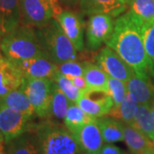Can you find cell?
<instances>
[{"label":"cell","mask_w":154,"mask_h":154,"mask_svg":"<svg viewBox=\"0 0 154 154\" xmlns=\"http://www.w3.org/2000/svg\"><path fill=\"white\" fill-rule=\"evenodd\" d=\"M140 22L130 10L115 20L114 31L105 43L120 56L122 60L141 77L153 75L146 55L141 34Z\"/></svg>","instance_id":"6da1fadb"},{"label":"cell","mask_w":154,"mask_h":154,"mask_svg":"<svg viewBox=\"0 0 154 154\" xmlns=\"http://www.w3.org/2000/svg\"><path fill=\"white\" fill-rule=\"evenodd\" d=\"M41 154H82L76 140L65 125L50 118L35 126Z\"/></svg>","instance_id":"7a4b0ae2"},{"label":"cell","mask_w":154,"mask_h":154,"mask_svg":"<svg viewBox=\"0 0 154 154\" xmlns=\"http://www.w3.org/2000/svg\"><path fill=\"white\" fill-rule=\"evenodd\" d=\"M0 48L5 57L12 63L47 55L37 32L32 27L22 24L2 38Z\"/></svg>","instance_id":"3957f363"},{"label":"cell","mask_w":154,"mask_h":154,"mask_svg":"<svg viewBox=\"0 0 154 154\" xmlns=\"http://www.w3.org/2000/svg\"><path fill=\"white\" fill-rule=\"evenodd\" d=\"M45 51L57 65L77 60V51L55 18L48 25L36 31Z\"/></svg>","instance_id":"277c9868"},{"label":"cell","mask_w":154,"mask_h":154,"mask_svg":"<svg viewBox=\"0 0 154 154\" xmlns=\"http://www.w3.org/2000/svg\"><path fill=\"white\" fill-rule=\"evenodd\" d=\"M54 86L55 82L49 78L25 79L22 84V88L33 105L35 115L40 118H51Z\"/></svg>","instance_id":"5b68a950"},{"label":"cell","mask_w":154,"mask_h":154,"mask_svg":"<svg viewBox=\"0 0 154 154\" xmlns=\"http://www.w3.org/2000/svg\"><path fill=\"white\" fill-rule=\"evenodd\" d=\"M33 117L0 104V132L6 145L23 134L34 130L36 124L32 122Z\"/></svg>","instance_id":"8992f818"},{"label":"cell","mask_w":154,"mask_h":154,"mask_svg":"<svg viewBox=\"0 0 154 154\" xmlns=\"http://www.w3.org/2000/svg\"><path fill=\"white\" fill-rule=\"evenodd\" d=\"M88 16L86 25V44L88 50L96 51L110 39L114 31L115 21L113 17L106 14L96 13Z\"/></svg>","instance_id":"52a82bcc"},{"label":"cell","mask_w":154,"mask_h":154,"mask_svg":"<svg viewBox=\"0 0 154 154\" xmlns=\"http://www.w3.org/2000/svg\"><path fill=\"white\" fill-rule=\"evenodd\" d=\"M21 24L41 28L54 19V13L48 0H20Z\"/></svg>","instance_id":"ba28073f"},{"label":"cell","mask_w":154,"mask_h":154,"mask_svg":"<svg viewBox=\"0 0 154 154\" xmlns=\"http://www.w3.org/2000/svg\"><path fill=\"white\" fill-rule=\"evenodd\" d=\"M76 104L94 118L108 116L113 108V101L108 92L92 89L82 92Z\"/></svg>","instance_id":"9c48e42d"},{"label":"cell","mask_w":154,"mask_h":154,"mask_svg":"<svg viewBox=\"0 0 154 154\" xmlns=\"http://www.w3.org/2000/svg\"><path fill=\"white\" fill-rule=\"evenodd\" d=\"M96 63L110 77L127 83L134 72L115 51L105 46L96 56Z\"/></svg>","instance_id":"30bf717a"},{"label":"cell","mask_w":154,"mask_h":154,"mask_svg":"<svg viewBox=\"0 0 154 154\" xmlns=\"http://www.w3.org/2000/svg\"><path fill=\"white\" fill-rule=\"evenodd\" d=\"M13 63L18 68L25 79H53L57 71V64L47 55H40Z\"/></svg>","instance_id":"8fae6325"},{"label":"cell","mask_w":154,"mask_h":154,"mask_svg":"<svg viewBox=\"0 0 154 154\" xmlns=\"http://www.w3.org/2000/svg\"><path fill=\"white\" fill-rule=\"evenodd\" d=\"M55 19L60 24L68 38L71 40L75 49L78 51H83L85 43L82 16L74 11L63 10Z\"/></svg>","instance_id":"7c38bea8"},{"label":"cell","mask_w":154,"mask_h":154,"mask_svg":"<svg viewBox=\"0 0 154 154\" xmlns=\"http://www.w3.org/2000/svg\"><path fill=\"white\" fill-rule=\"evenodd\" d=\"M80 9L82 14H106L118 17L128 9L127 0H81Z\"/></svg>","instance_id":"4fadbf2b"},{"label":"cell","mask_w":154,"mask_h":154,"mask_svg":"<svg viewBox=\"0 0 154 154\" xmlns=\"http://www.w3.org/2000/svg\"><path fill=\"white\" fill-rule=\"evenodd\" d=\"M73 134L82 152L98 153L103 146L104 140L96 119L81 127Z\"/></svg>","instance_id":"5bb4252c"},{"label":"cell","mask_w":154,"mask_h":154,"mask_svg":"<svg viewBox=\"0 0 154 154\" xmlns=\"http://www.w3.org/2000/svg\"><path fill=\"white\" fill-rule=\"evenodd\" d=\"M25 78L12 62L0 58V99L22 86Z\"/></svg>","instance_id":"9a60e30c"},{"label":"cell","mask_w":154,"mask_h":154,"mask_svg":"<svg viewBox=\"0 0 154 154\" xmlns=\"http://www.w3.org/2000/svg\"><path fill=\"white\" fill-rule=\"evenodd\" d=\"M128 92L139 105H148L154 99V85L150 76L141 77L135 73L126 83Z\"/></svg>","instance_id":"2e32d148"},{"label":"cell","mask_w":154,"mask_h":154,"mask_svg":"<svg viewBox=\"0 0 154 154\" xmlns=\"http://www.w3.org/2000/svg\"><path fill=\"white\" fill-rule=\"evenodd\" d=\"M0 20L5 35L21 25L20 0H0Z\"/></svg>","instance_id":"e0dca14e"},{"label":"cell","mask_w":154,"mask_h":154,"mask_svg":"<svg viewBox=\"0 0 154 154\" xmlns=\"http://www.w3.org/2000/svg\"><path fill=\"white\" fill-rule=\"evenodd\" d=\"M122 128L124 142L133 154H146L147 150L154 145L153 142L149 140L143 133L132 125L122 122Z\"/></svg>","instance_id":"ac0fdd59"},{"label":"cell","mask_w":154,"mask_h":154,"mask_svg":"<svg viewBox=\"0 0 154 154\" xmlns=\"http://www.w3.org/2000/svg\"><path fill=\"white\" fill-rule=\"evenodd\" d=\"M6 154H41L34 131L27 132L7 144Z\"/></svg>","instance_id":"d6986e66"},{"label":"cell","mask_w":154,"mask_h":154,"mask_svg":"<svg viewBox=\"0 0 154 154\" xmlns=\"http://www.w3.org/2000/svg\"><path fill=\"white\" fill-rule=\"evenodd\" d=\"M102 137L105 143H115L124 140L122 122L115 118L105 116L96 118Z\"/></svg>","instance_id":"ffe728a7"},{"label":"cell","mask_w":154,"mask_h":154,"mask_svg":"<svg viewBox=\"0 0 154 154\" xmlns=\"http://www.w3.org/2000/svg\"><path fill=\"white\" fill-rule=\"evenodd\" d=\"M83 76L87 82V89L108 92L109 75L98 64H94L91 62H85Z\"/></svg>","instance_id":"44dd1931"},{"label":"cell","mask_w":154,"mask_h":154,"mask_svg":"<svg viewBox=\"0 0 154 154\" xmlns=\"http://www.w3.org/2000/svg\"><path fill=\"white\" fill-rule=\"evenodd\" d=\"M0 104L31 116L35 115L33 105L22 87L2 98L0 99Z\"/></svg>","instance_id":"7402d4cb"},{"label":"cell","mask_w":154,"mask_h":154,"mask_svg":"<svg viewBox=\"0 0 154 154\" xmlns=\"http://www.w3.org/2000/svg\"><path fill=\"white\" fill-rule=\"evenodd\" d=\"M138 105L137 101L128 92L122 102L118 106L113 107L108 116L125 124L132 125L137 112Z\"/></svg>","instance_id":"603a6c76"},{"label":"cell","mask_w":154,"mask_h":154,"mask_svg":"<svg viewBox=\"0 0 154 154\" xmlns=\"http://www.w3.org/2000/svg\"><path fill=\"white\" fill-rule=\"evenodd\" d=\"M95 119L88 115L76 103H70L63 122L67 128L73 134L81 127Z\"/></svg>","instance_id":"cb8c5ba5"},{"label":"cell","mask_w":154,"mask_h":154,"mask_svg":"<svg viewBox=\"0 0 154 154\" xmlns=\"http://www.w3.org/2000/svg\"><path fill=\"white\" fill-rule=\"evenodd\" d=\"M132 126L143 133L154 143V122L148 105H138L137 112Z\"/></svg>","instance_id":"d4e9b609"},{"label":"cell","mask_w":154,"mask_h":154,"mask_svg":"<svg viewBox=\"0 0 154 154\" xmlns=\"http://www.w3.org/2000/svg\"><path fill=\"white\" fill-rule=\"evenodd\" d=\"M70 103L71 102L67 98L66 95L62 92L55 82L51 105V117H53L57 121L64 120Z\"/></svg>","instance_id":"484cf974"},{"label":"cell","mask_w":154,"mask_h":154,"mask_svg":"<svg viewBox=\"0 0 154 154\" xmlns=\"http://www.w3.org/2000/svg\"><path fill=\"white\" fill-rule=\"evenodd\" d=\"M128 10L142 23L154 22V0H127Z\"/></svg>","instance_id":"4316f807"},{"label":"cell","mask_w":154,"mask_h":154,"mask_svg":"<svg viewBox=\"0 0 154 154\" xmlns=\"http://www.w3.org/2000/svg\"><path fill=\"white\" fill-rule=\"evenodd\" d=\"M52 80L57 83L58 88L66 95V97L71 103H76L82 92L75 86V84L72 82L69 77L63 75L57 70Z\"/></svg>","instance_id":"83f0119b"},{"label":"cell","mask_w":154,"mask_h":154,"mask_svg":"<svg viewBox=\"0 0 154 154\" xmlns=\"http://www.w3.org/2000/svg\"><path fill=\"white\" fill-rule=\"evenodd\" d=\"M144 46L154 75V22H145L141 25Z\"/></svg>","instance_id":"f1b7e54d"},{"label":"cell","mask_w":154,"mask_h":154,"mask_svg":"<svg viewBox=\"0 0 154 154\" xmlns=\"http://www.w3.org/2000/svg\"><path fill=\"white\" fill-rule=\"evenodd\" d=\"M108 93L113 101V107H116L121 104L128 94L126 83L120 80L109 76L108 80Z\"/></svg>","instance_id":"f546056e"},{"label":"cell","mask_w":154,"mask_h":154,"mask_svg":"<svg viewBox=\"0 0 154 154\" xmlns=\"http://www.w3.org/2000/svg\"><path fill=\"white\" fill-rule=\"evenodd\" d=\"M57 70L63 74V75L72 78V77L83 76L84 69H85V62L81 63L77 60L67 61L57 65Z\"/></svg>","instance_id":"4dcf8cb0"},{"label":"cell","mask_w":154,"mask_h":154,"mask_svg":"<svg viewBox=\"0 0 154 154\" xmlns=\"http://www.w3.org/2000/svg\"><path fill=\"white\" fill-rule=\"evenodd\" d=\"M126 152L112 143H106L99 150L98 154H126Z\"/></svg>","instance_id":"1f68e13d"},{"label":"cell","mask_w":154,"mask_h":154,"mask_svg":"<svg viewBox=\"0 0 154 154\" xmlns=\"http://www.w3.org/2000/svg\"><path fill=\"white\" fill-rule=\"evenodd\" d=\"M72 81V82L75 84V86L81 92L85 91L88 88V85H87V82L85 80L84 76H76L69 78Z\"/></svg>","instance_id":"d6a6232c"},{"label":"cell","mask_w":154,"mask_h":154,"mask_svg":"<svg viewBox=\"0 0 154 154\" xmlns=\"http://www.w3.org/2000/svg\"><path fill=\"white\" fill-rule=\"evenodd\" d=\"M48 2L50 3V5L52 8V11L54 13V18L57 17L60 14L63 10V7L61 5V0H48Z\"/></svg>","instance_id":"836d02e7"},{"label":"cell","mask_w":154,"mask_h":154,"mask_svg":"<svg viewBox=\"0 0 154 154\" xmlns=\"http://www.w3.org/2000/svg\"><path fill=\"white\" fill-rule=\"evenodd\" d=\"M5 140L4 135L0 132V154H6Z\"/></svg>","instance_id":"e575fe53"},{"label":"cell","mask_w":154,"mask_h":154,"mask_svg":"<svg viewBox=\"0 0 154 154\" xmlns=\"http://www.w3.org/2000/svg\"><path fill=\"white\" fill-rule=\"evenodd\" d=\"M63 4H65L67 5H76L77 4H80L81 0H61Z\"/></svg>","instance_id":"d590c367"},{"label":"cell","mask_w":154,"mask_h":154,"mask_svg":"<svg viewBox=\"0 0 154 154\" xmlns=\"http://www.w3.org/2000/svg\"><path fill=\"white\" fill-rule=\"evenodd\" d=\"M150 110H151V114H152V119H153L154 122V99L152 100V102L150 104Z\"/></svg>","instance_id":"8d00e7d4"},{"label":"cell","mask_w":154,"mask_h":154,"mask_svg":"<svg viewBox=\"0 0 154 154\" xmlns=\"http://www.w3.org/2000/svg\"><path fill=\"white\" fill-rule=\"evenodd\" d=\"M4 36H5V33H4V31H3L2 24H1V20H0V43H1V39H2V38ZM0 51H1V48H0Z\"/></svg>","instance_id":"74e56055"},{"label":"cell","mask_w":154,"mask_h":154,"mask_svg":"<svg viewBox=\"0 0 154 154\" xmlns=\"http://www.w3.org/2000/svg\"><path fill=\"white\" fill-rule=\"evenodd\" d=\"M146 154H154V145L147 150V152H146Z\"/></svg>","instance_id":"f35d334b"},{"label":"cell","mask_w":154,"mask_h":154,"mask_svg":"<svg viewBox=\"0 0 154 154\" xmlns=\"http://www.w3.org/2000/svg\"><path fill=\"white\" fill-rule=\"evenodd\" d=\"M82 154H98V153H94V152H84Z\"/></svg>","instance_id":"ab89813d"},{"label":"cell","mask_w":154,"mask_h":154,"mask_svg":"<svg viewBox=\"0 0 154 154\" xmlns=\"http://www.w3.org/2000/svg\"><path fill=\"white\" fill-rule=\"evenodd\" d=\"M126 154H133V153H132V152H127Z\"/></svg>","instance_id":"60d3db41"},{"label":"cell","mask_w":154,"mask_h":154,"mask_svg":"<svg viewBox=\"0 0 154 154\" xmlns=\"http://www.w3.org/2000/svg\"><path fill=\"white\" fill-rule=\"evenodd\" d=\"M3 57H2V55H1V53H0V58H2Z\"/></svg>","instance_id":"b9f144b4"}]
</instances>
